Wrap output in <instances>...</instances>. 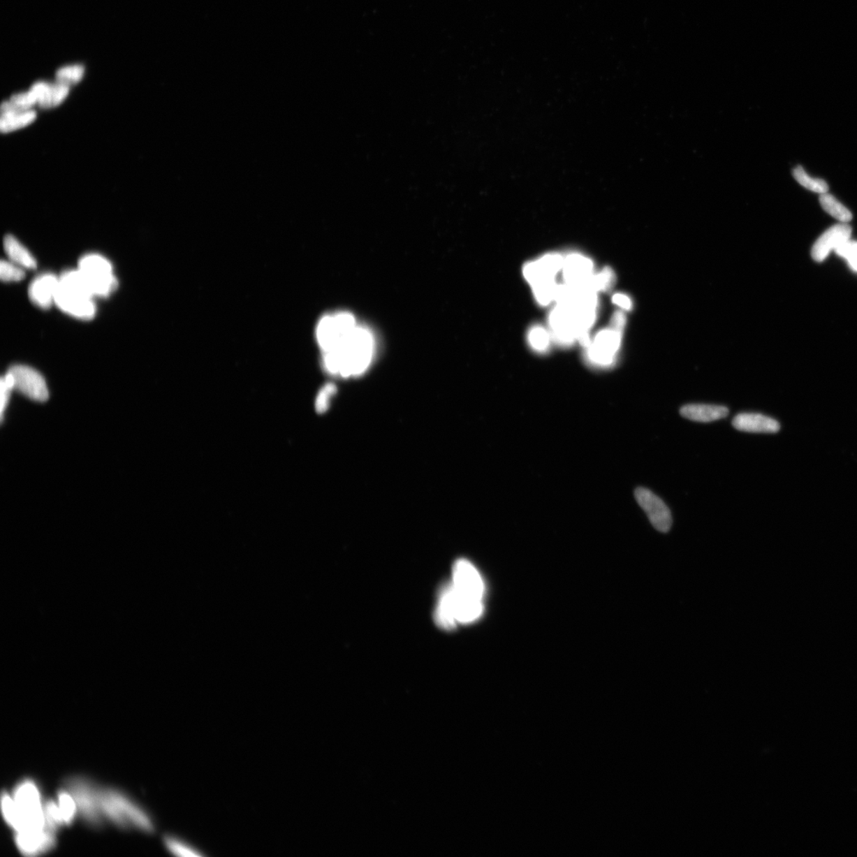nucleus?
Here are the masks:
<instances>
[{
	"mask_svg": "<svg viewBox=\"0 0 857 857\" xmlns=\"http://www.w3.org/2000/svg\"><path fill=\"white\" fill-rule=\"evenodd\" d=\"M376 352L374 333L368 326L358 324L340 345L322 353L321 363L329 375L345 379L358 377L370 368Z\"/></svg>",
	"mask_w": 857,
	"mask_h": 857,
	"instance_id": "1",
	"label": "nucleus"
},
{
	"mask_svg": "<svg viewBox=\"0 0 857 857\" xmlns=\"http://www.w3.org/2000/svg\"><path fill=\"white\" fill-rule=\"evenodd\" d=\"M100 807L103 818L120 828L133 827L145 833L154 830L153 821L147 813L121 791L100 789Z\"/></svg>",
	"mask_w": 857,
	"mask_h": 857,
	"instance_id": "2",
	"label": "nucleus"
},
{
	"mask_svg": "<svg viewBox=\"0 0 857 857\" xmlns=\"http://www.w3.org/2000/svg\"><path fill=\"white\" fill-rule=\"evenodd\" d=\"M19 813L20 823L15 832L42 829L46 824L44 804L38 786L33 780L22 781L13 792Z\"/></svg>",
	"mask_w": 857,
	"mask_h": 857,
	"instance_id": "3",
	"label": "nucleus"
},
{
	"mask_svg": "<svg viewBox=\"0 0 857 857\" xmlns=\"http://www.w3.org/2000/svg\"><path fill=\"white\" fill-rule=\"evenodd\" d=\"M358 323L349 312H335L324 314L318 321L314 337L321 353L336 348L353 333Z\"/></svg>",
	"mask_w": 857,
	"mask_h": 857,
	"instance_id": "4",
	"label": "nucleus"
},
{
	"mask_svg": "<svg viewBox=\"0 0 857 857\" xmlns=\"http://www.w3.org/2000/svg\"><path fill=\"white\" fill-rule=\"evenodd\" d=\"M78 270L89 279L95 297H107L118 287L112 264L100 254L83 256L79 261Z\"/></svg>",
	"mask_w": 857,
	"mask_h": 857,
	"instance_id": "5",
	"label": "nucleus"
},
{
	"mask_svg": "<svg viewBox=\"0 0 857 857\" xmlns=\"http://www.w3.org/2000/svg\"><path fill=\"white\" fill-rule=\"evenodd\" d=\"M66 785L77 803L78 812L87 823L93 826H101L100 789L83 777L70 778Z\"/></svg>",
	"mask_w": 857,
	"mask_h": 857,
	"instance_id": "6",
	"label": "nucleus"
},
{
	"mask_svg": "<svg viewBox=\"0 0 857 857\" xmlns=\"http://www.w3.org/2000/svg\"><path fill=\"white\" fill-rule=\"evenodd\" d=\"M622 332L612 328L599 331L587 347L589 362L599 368L613 365L621 347Z\"/></svg>",
	"mask_w": 857,
	"mask_h": 857,
	"instance_id": "7",
	"label": "nucleus"
},
{
	"mask_svg": "<svg viewBox=\"0 0 857 857\" xmlns=\"http://www.w3.org/2000/svg\"><path fill=\"white\" fill-rule=\"evenodd\" d=\"M92 297L82 291L69 287L60 281L55 305L63 312L75 318L90 320L95 316L96 308Z\"/></svg>",
	"mask_w": 857,
	"mask_h": 857,
	"instance_id": "8",
	"label": "nucleus"
},
{
	"mask_svg": "<svg viewBox=\"0 0 857 857\" xmlns=\"http://www.w3.org/2000/svg\"><path fill=\"white\" fill-rule=\"evenodd\" d=\"M13 381L14 389L31 400L45 402L49 398V390L45 379L40 373L27 365L11 367L8 372Z\"/></svg>",
	"mask_w": 857,
	"mask_h": 857,
	"instance_id": "9",
	"label": "nucleus"
},
{
	"mask_svg": "<svg viewBox=\"0 0 857 857\" xmlns=\"http://www.w3.org/2000/svg\"><path fill=\"white\" fill-rule=\"evenodd\" d=\"M453 587L462 596L482 600L485 594V583L479 571L467 559H459L453 569Z\"/></svg>",
	"mask_w": 857,
	"mask_h": 857,
	"instance_id": "10",
	"label": "nucleus"
},
{
	"mask_svg": "<svg viewBox=\"0 0 857 857\" xmlns=\"http://www.w3.org/2000/svg\"><path fill=\"white\" fill-rule=\"evenodd\" d=\"M15 842L23 855L35 856L54 849L57 844L56 831L49 827L15 832Z\"/></svg>",
	"mask_w": 857,
	"mask_h": 857,
	"instance_id": "11",
	"label": "nucleus"
},
{
	"mask_svg": "<svg viewBox=\"0 0 857 857\" xmlns=\"http://www.w3.org/2000/svg\"><path fill=\"white\" fill-rule=\"evenodd\" d=\"M635 498L649 517L658 532L666 533L672 527L671 511L663 501L648 489L638 488L635 491Z\"/></svg>",
	"mask_w": 857,
	"mask_h": 857,
	"instance_id": "12",
	"label": "nucleus"
},
{
	"mask_svg": "<svg viewBox=\"0 0 857 857\" xmlns=\"http://www.w3.org/2000/svg\"><path fill=\"white\" fill-rule=\"evenodd\" d=\"M564 259L558 254H549L529 262L523 268L524 277L532 286L547 279H556L557 274L562 271Z\"/></svg>",
	"mask_w": 857,
	"mask_h": 857,
	"instance_id": "13",
	"label": "nucleus"
},
{
	"mask_svg": "<svg viewBox=\"0 0 857 857\" xmlns=\"http://www.w3.org/2000/svg\"><path fill=\"white\" fill-rule=\"evenodd\" d=\"M60 278L52 273H44L35 278L29 288V297L34 305L48 309L55 305Z\"/></svg>",
	"mask_w": 857,
	"mask_h": 857,
	"instance_id": "14",
	"label": "nucleus"
},
{
	"mask_svg": "<svg viewBox=\"0 0 857 857\" xmlns=\"http://www.w3.org/2000/svg\"><path fill=\"white\" fill-rule=\"evenodd\" d=\"M562 272L565 284L581 287L593 276V262L584 255L571 254L564 259Z\"/></svg>",
	"mask_w": 857,
	"mask_h": 857,
	"instance_id": "15",
	"label": "nucleus"
},
{
	"mask_svg": "<svg viewBox=\"0 0 857 857\" xmlns=\"http://www.w3.org/2000/svg\"><path fill=\"white\" fill-rule=\"evenodd\" d=\"M852 228L847 224L832 226L821 235L814 244L812 258L816 261H823L832 250H835L842 243L849 240Z\"/></svg>",
	"mask_w": 857,
	"mask_h": 857,
	"instance_id": "16",
	"label": "nucleus"
},
{
	"mask_svg": "<svg viewBox=\"0 0 857 857\" xmlns=\"http://www.w3.org/2000/svg\"><path fill=\"white\" fill-rule=\"evenodd\" d=\"M451 601L455 620L460 623L475 622L483 614L482 600L462 596L451 585Z\"/></svg>",
	"mask_w": 857,
	"mask_h": 857,
	"instance_id": "17",
	"label": "nucleus"
},
{
	"mask_svg": "<svg viewBox=\"0 0 857 857\" xmlns=\"http://www.w3.org/2000/svg\"><path fill=\"white\" fill-rule=\"evenodd\" d=\"M733 427L744 432L777 433L780 425L775 419L761 413H739L733 420Z\"/></svg>",
	"mask_w": 857,
	"mask_h": 857,
	"instance_id": "18",
	"label": "nucleus"
},
{
	"mask_svg": "<svg viewBox=\"0 0 857 857\" xmlns=\"http://www.w3.org/2000/svg\"><path fill=\"white\" fill-rule=\"evenodd\" d=\"M37 100V105L42 108H52L60 105L68 95L69 86L57 82L35 83L30 89Z\"/></svg>",
	"mask_w": 857,
	"mask_h": 857,
	"instance_id": "19",
	"label": "nucleus"
},
{
	"mask_svg": "<svg viewBox=\"0 0 857 857\" xmlns=\"http://www.w3.org/2000/svg\"><path fill=\"white\" fill-rule=\"evenodd\" d=\"M36 117L34 110H20L15 108L9 101H4L1 106L0 129L2 133L15 131L31 124Z\"/></svg>",
	"mask_w": 857,
	"mask_h": 857,
	"instance_id": "20",
	"label": "nucleus"
},
{
	"mask_svg": "<svg viewBox=\"0 0 857 857\" xmlns=\"http://www.w3.org/2000/svg\"><path fill=\"white\" fill-rule=\"evenodd\" d=\"M681 416L691 421L710 423L726 418L728 408L723 406L707 404H689L681 408Z\"/></svg>",
	"mask_w": 857,
	"mask_h": 857,
	"instance_id": "21",
	"label": "nucleus"
},
{
	"mask_svg": "<svg viewBox=\"0 0 857 857\" xmlns=\"http://www.w3.org/2000/svg\"><path fill=\"white\" fill-rule=\"evenodd\" d=\"M3 248L8 256L9 261L26 270H34L37 267L36 260L27 249L17 240L14 236L7 235L3 240Z\"/></svg>",
	"mask_w": 857,
	"mask_h": 857,
	"instance_id": "22",
	"label": "nucleus"
},
{
	"mask_svg": "<svg viewBox=\"0 0 857 857\" xmlns=\"http://www.w3.org/2000/svg\"><path fill=\"white\" fill-rule=\"evenodd\" d=\"M435 620L437 625L442 629H452L456 627L457 621L453 616L451 601V585L443 587L440 593Z\"/></svg>",
	"mask_w": 857,
	"mask_h": 857,
	"instance_id": "23",
	"label": "nucleus"
},
{
	"mask_svg": "<svg viewBox=\"0 0 857 857\" xmlns=\"http://www.w3.org/2000/svg\"><path fill=\"white\" fill-rule=\"evenodd\" d=\"M820 203L826 212L842 223H848L853 219V214L849 211V209L839 202L835 196L828 194L827 192L821 195Z\"/></svg>",
	"mask_w": 857,
	"mask_h": 857,
	"instance_id": "24",
	"label": "nucleus"
},
{
	"mask_svg": "<svg viewBox=\"0 0 857 857\" xmlns=\"http://www.w3.org/2000/svg\"><path fill=\"white\" fill-rule=\"evenodd\" d=\"M616 277L613 270L609 267L605 268L601 272L597 274H593V276L588 279V281L581 287L590 289L596 293L599 291H608L614 287L615 284Z\"/></svg>",
	"mask_w": 857,
	"mask_h": 857,
	"instance_id": "25",
	"label": "nucleus"
},
{
	"mask_svg": "<svg viewBox=\"0 0 857 857\" xmlns=\"http://www.w3.org/2000/svg\"><path fill=\"white\" fill-rule=\"evenodd\" d=\"M57 805L65 826L71 825L78 812L77 803L68 791L61 790L57 794Z\"/></svg>",
	"mask_w": 857,
	"mask_h": 857,
	"instance_id": "26",
	"label": "nucleus"
},
{
	"mask_svg": "<svg viewBox=\"0 0 857 857\" xmlns=\"http://www.w3.org/2000/svg\"><path fill=\"white\" fill-rule=\"evenodd\" d=\"M793 176L798 184L816 193L824 194L829 190V186L825 180L809 176L801 166H798L794 169Z\"/></svg>",
	"mask_w": 857,
	"mask_h": 857,
	"instance_id": "27",
	"label": "nucleus"
},
{
	"mask_svg": "<svg viewBox=\"0 0 857 857\" xmlns=\"http://www.w3.org/2000/svg\"><path fill=\"white\" fill-rule=\"evenodd\" d=\"M558 284L556 279H547L532 286L536 300L541 306H548L555 300Z\"/></svg>",
	"mask_w": 857,
	"mask_h": 857,
	"instance_id": "28",
	"label": "nucleus"
},
{
	"mask_svg": "<svg viewBox=\"0 0 857 857\" xmlns=\"http://www.w3.org/2000/svg\"><path fill=\"white\" fill-rule=\"evenodd\" d=\"M1 810L6 823L16 831L19 827V813L13 796L3 792L1 797Z\"/></svg>",
	"mask_w": 857,
	"mask_h": 857,
	"instance_id": "29",
	"label": "nucleus"
},
{
	"mask_svg": "<svg viewBox=\"0 0 857 857\" xmlns=\"http://www.w3.org/2000/svg\"><path fill=\"white\" fill-rule=\"evenodd\" d=\"M165 844L167 849L170 852L179 856H201L202 854L198 853L197 850L191 847V845L186 844L183 841L179 840L178 838L172 836L165 837Z\"/></svg>",
	"mask_w": 857,
	"mask_h": 857,
	"instance_id": "30",
	"label": "nucleus"
},
{
	"mask_svg": "<svg viewBox=\"0 0 857 857\" xmlns=\"http://www.w3.org/2000/svg\"><path fill=\"white\" fill-rule=\"evenodd\" d=\"M0 277L5 282L20 281L25 277L24 269L10 261H2L0 265Z\"/></svg>",
	"mask_w": 857,
	"mask_h": 857,
	"instance_id": "31",
	"label": "nucleus"
},
{
	"mask_svg": "<svg viewBox=\"0 0 857 857\" xmlns=\"http://www.w3.org/2000/svg\"><path fill=\"white\" fill-rule=\"evenodd\" d=\"M84 68L81 66L63 67L57 72L58 82L66 85L77 84L83 78Z\"/></svg>",
	"mask_w": 857,
	"mask_h": 857,
	"instance_id": "32",
	"label": "nucleus"
},
{
	"mask_svg": "<svg viewBox=\"0 0 857 857\" xmlns=\"http://www.w3.org/2000/svg\"><path fill=\"white\" fill-rule=\"evenodd\" d=\"M529 342L536 351H545L550 346V337L544 328L537 326L529 332Z\"/></svg>",
	"mask_w": 857,
	"mask_h": 857,
	"instance_id": "33",
	"label": "nucleus"
},
{
	"mask_svg": "<svg viewBox=\"0 0 857 857\" xmlns=\"http://www.w3.org/2000/svg\"><path fill=\"white\" fill-rule=\"evenodd\" d=\"M337 393V388L333 383H328L319 390L316 401V408L318 413H325L328 410L332 397Z\"/></svg>",
	"mask_w": 857,
	"mask_h": 857,
	"instance_id": "34",
	"label": "nucleus"
},
{
	"mask_svg": "<svg viewBox=\"0 0 857 857\" xmlns=\"http://www.w3.org/2000/svg\"><path fill=\"white\" fill-rule=\"evenodd\" d=\"M9 101L15 108L22 110H32L34 105L37 104L36 98L31 90L11 96Z\"/></svg>",
	"mask_w": 857,
	"mask_h": 857,
	"instance_id": "35",
	"label": "nucleus"
},
{
	"mask_svg": "<svg viewBox=\"0 0 857 857\" xmlns=\"http://www.w3.org/2000/svg\"><path fill=\"white\" fill-rule=\"evenodd\" d=\"M14 389L13 381L11 377L7 372L1 380V413L3 415L6 406H7L11 390Z\"/></svg>",
	"mask_w": 857,
	"mask_h": 857,
	"instance_id": "36",
	"label": "nucleus"
},
{
	"mask_svg": "<svg viewBox=\"0 0 857 857\" xmlns=\"http://www.w3.org/2000/svg\"><path fill=\"white\" fill-rule=\"evenodd\" d=\"M627 324V316L625 313L622 311H617L614 314L611 318V328L617 330L623 331Z\"/></svg>",
	"mask_w": 857,
	"mask_h": 857,
	"instance_id": "37",
	"label": "nucleus"
},
{
	"mask_svg": "<svg viewBox=\"0 0 857 857\" xmlns=\"http://www.w3.org/2000/svg\"><path fill=\"white\" fill-rule=\"evenodd\" d=\"M612 300H613L615 305L620 306L622 309H623V310L631 311L632 309V301L627 295L621 293L615 294Z\"/></svg>",
	"mask_w": 857,
	"mask_h": 857,
	"instance_id": "38",
	"label": "nucleus"
}]
</instances>
